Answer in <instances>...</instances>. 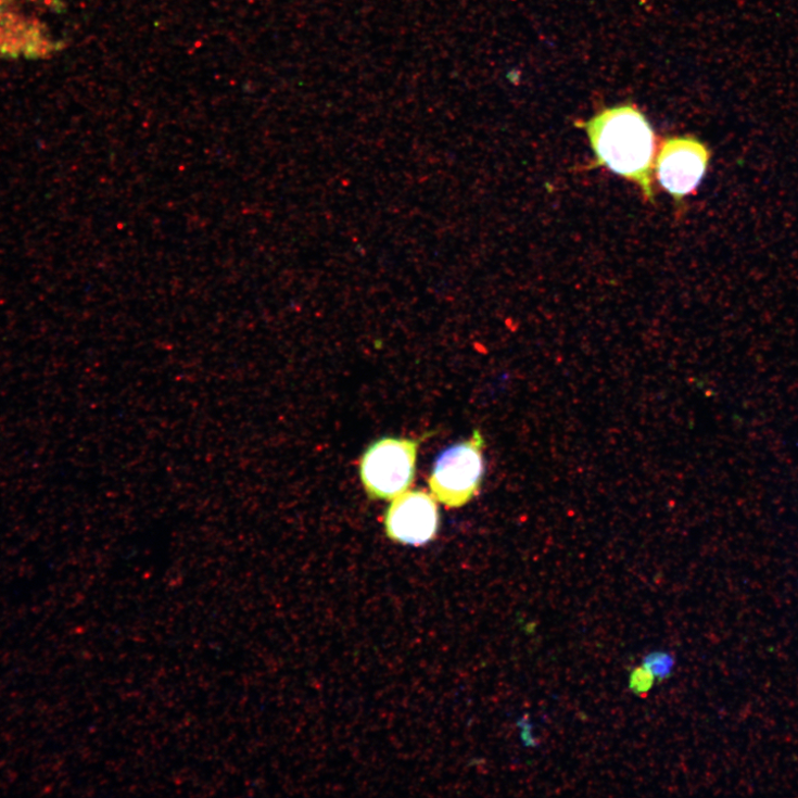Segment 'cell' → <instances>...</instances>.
<instances>
[{
    "instance_id": "8992f818",
    "label": "cell",
    "mask_w": 798,
    "mask_h": 798,
    "mask_svg": "<svg viewBox=\"0 0 798 798\" xmlns=\"http://www.w3.org/2000/svg\"><path fill=\"white\" fill-rule=\"evenodd\" d=\"M656 675L645 664L642 668L635 669L630 677V687L637 695L646 694L655 682Z\"/></svg>"
},
{
    "instance_id": "5b68a950",
    "label": "cell",
    "mask_w": 798,
    "mask_h": 798,
    "mask_svg": "<svg viewBox=\"0 0 798 798\" xmlns=\"http://www.w3.org/2000/svg\"><path fill=\"white\" fill-rule=\"evenodd\" d=\"M388 537L405 546L431 543L440 529V510L434 496L423 491L405 492L392 499L384 518Z\"/></svg>"
},
{
    "instance_id": "6da1fadb",
    "label": "cell",
    "mask_w": 798,
    "mask_h": 798,
    "mask_svg": "<svg viewBox=\"0 0 798 798\" xmlns=\"http://www.w3.org/2000/svg\"><path fill=\"white\" fill-rule=\"evenodd\" d=\"M596 164L641 187L655 203L653 170L657 152L656 134L645 115L634 105L606 110L584 123Z\"/></svg>"
},
{
    "instance_id": "7a4b0ae2",
    "label": "cell",
    "mask_w": 798,
    "mask_h": 798,
    "mask_svg": "<svg viewBox=\"0 0 798 798\" xmlns=\"http://www.w3.org/2000/svg\"><path fill=\"white\" fill-rule=\"evenodd\" d=\"M485 440L481 432L449 446L436 458L429 485L434 498L447 508H460L481 491Z\"/></svg>"
},
{
    "instance_id": "277c9868",
    "label": "cell",
    "mask_w": 798,
    "mask_h": 798,
    "mask_svg": "<svg viewBox=\"0 0 798 798\" xmlns=\"http://www.w3.org/2000/svg\"><path fill=\"white\" fill-rule=\"evenodd\" d=\"M710 157L708 147L694 137L670 138L662 143L656 159V175L677 206L699 188Z\"/></svg>"
},
{
    "instance_id": "52a82bcc",
    "label": "cell",
    "mask_w": 798,
    "mask_h": 798,
    "mask_svg": "<svg viewBox=\"0 0 798 798\" xmlns=\"http://www.w3.org/2000/svg\"><path fill=\"white\" fill-rule=\"evenodd\" d=\"M645 666L651 670L657 677H666L673 668V659L668 655L655 654L649 656Z\"/></svg>"
},
{
    "instance_id": "3957f363",
    "label": "cell",
    "mask_w": 798,
    "mask_h": 798,
    "mask_svg": "<svg viewBox=\"0 0 798 798\" xmlns=\"http://www.w3.org/2000/svg\"><path fill=\"white\" fill-rule=\"evenodd\" d=\"M421 440L383 438L363 454L359 476L372 501H392L413 485Z\"/></svg>"
}]
</instances>
